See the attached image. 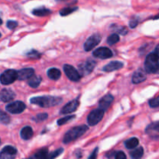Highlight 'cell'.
Wrapping results in <instances>:
<instances>
[{"instance_id": "30", "label": "cell", "mask_w": 159, "mask_h": 159, "mask_svg": "<svg viewBox=\"0 0 159 159\" xmlns=\"http://www.w3.org/2000/svg\"><path fill=\"white\" fill-rule=\"evenodd\" d=\"M149 106H150L152 108H157V107H159V96H157V97L150 99V100H149Z\"/></svg>"}, {"instance_id": "18", "label": "cell", "mask_w": 159, "mask_h": 159, "mask_svg": "<svg viewBox=\"0 0 159 159\" xmlns=\"http://www.w3.org/2000/svg\"><path fill=\"white\" fill-rule=\"evenodd\" d=\"M34 135V131H33V129L31 128L29 126H26V127H24L20 131V136L23 138V140H29Z\"/></svg>"}, {"instance_id": "2", "label": "cell", "mask_w": 159, "mask_h": 159, "mask_svg": "<svg viewBox=\"0 0 159 159\" xmlns=\"http://www.w3.org/2000/svg\"><path fill=\"white\" fill-rule=\"evenodd\" d=\"M88 127L85 125L77 126V127H73V128H71V130H69L65 134L63 139L64 143L65 144H68V143L71 142V141H75L76 139L82 137L88 130Z\"/></svg>"}, {"instance_id": "13", "label": "cell", "mask_w": 159, "mask_h": 159, "mask_svg": "<svg viewBox=\"0 0 159 159\" xmlns=\"http://www.w3.org/2000/svg\"><path fill=\"white\" fill-rule=\"evenodd\" d=\"M15 93L12 89H4L0 92V99L2 102H10L15 98Z\"/></svg>"}, {"instance_id": "36", "label": "cell", "mask_w": 159, "mask_h": 159, "mask_svg": "<svg viewBox=\"0 0 159 159\" xmlns=\"http://www.w3.org/2000/svg\"><path fill=\"white\" fill-rule=\"evenodd\" d=\"M114 30H117V32L119 33V34H123V35H124V34H126L127 33V30L126 29L125 27H122V26H116V29H114Z\"/></svg>"}, {"instance_id": "20", "label": "cell", "mask_w": 159, "mask_h": 159, "mask_svg": "<svg viewBox=\"0 0 159 159\" xmlns=\"http://www.w3.org/2000/svg\"><path fill=\"white\" fill-rule=\"evenodd\" d=\"M29 81H28V84L30 87L32 88H37V87L40 85V82H41L42 79L39 75H33L31 77H30Z\"/></svg>"}, {"instance_id": "39", "label": "cell", "mask_w": 159, "mask_h": 159, "mask_svg": "<svg viewBox=\"0 0 159 159\" xmlns=\"http://www.w3.org/2000/svg\"><path fill=\"white\" fill-rule=\"evenodd\" d=\"M155 52L156 53V54H157V55H158V57H159V44L158 45V46L156 47V48H155Z\"/></svg>"}, {"instance_id": "9", "label": "cell", "mask_w": 159, "mask_h": 159, "mask_svg": "<svg viewBox=\"0 0 159 159\" xmlns=\"http://www.w3.org/2000/svg\"><path fill=\"white\" fill-rule=\"evenodd\" d=\"M64 71L65 72V75L67 77L73 82H78L80 80L81 75L79 74V71L75 69L73 66L70 65H64Z\"/></svg>"}, {"instance_id": "33", "label": "cell", "mask_w": 159, "mask_h": 159, "mask_svg": "<svg viewBox=\"0 0 159 159\" xmlns=\"http://www.w3.org/2000/svg\"><path fill=\"white\" fill-rule=\"evenodd\" d=\"M27 56L31 57V58H39L40 56V54L36 51H31L27 53Z\"/></svg>"}, {"instance_id": "15", "label": "cell", "mask_w": 159, "mask_h": 159, "mask_svg": "<svg viewBox=\"0 0 159 159\" xmlns=\"http://www.w3.org/2000/svg\"><path fill=\"white\" fill-rule=\"evenodd\" d=\"M34 74V68H23L17 71V79L19 80H26Z\"/></svg>"}, {"instance_id": "34", "label": "cell", "mask_w": 159, "mask_h": 159, "mask_svg": "<svg viewBox=\"0 0 159 159\" xmlns=\"http://www.w3.org/2000/svg\"><path fill=\"white\" fill-rule=\"evenodd\" d=\"M17 25H18V23H17L16 21H13V20H9V21L7 22V24H6V26H7V27L9 28V29L13 30L16 27Z\"/></svg>"}, {"instance_id": "21", "label": "cell", "mask_w": 159, "mask_h": 159, "mask_svg": "<svg viewBox=\"0 0 159 159\" xmlns=\"http://www.w3.org/2000/svg\"><path fill=\"white\" fill-rule=\"evenodd\" d=\"M51 10L49 9H46L44 7H40L37 9H34L32 13L37 16H46L51 14Z\"/></svg>"}, {"instance_id": "37", "label": "cell", "mask_w": 159, "mask_h": 159, "mask_svg": "<svg viewBox=\"0 0 159 159\" xmlns=\"http://www.w3.org/2000/svg\"><path fill=\"white\" fill-rule=\"evenodd\" d=\"M138 21L137 20H131V21L130 22V26L131 28H134L136 27L137 26H138Z\"/></svg>"}, {"instance_id": "19", "label": "cell", "mask_w": 159, "mask_h": 159, "mask_svg": "<svg viewBox=\"0 0 159 159\" xmlns=\"http://www.w3.org/2000/svg\"><path fill=\"white\" fill-rule=\"evenodd\" d=\"M47 74H48V77L52 80H57V79H60L61 75L60 70L55 68H51L48 69L47 71Z\"/></svg>"}, {"instance_id": "14", "label": "cell", "mask_w": 159, "mask_h": 159, "mask_svg": "<svg viewBox=\"0 0 159 159\" xmlns=\"http://www.w3.org/2000/svg\"><path fill=\"white\" fill-rule=\"evenodd\" d=\"M113 101V96L111 94H107L106 96H104L102 99L99 100V108L102 109V110H107V109L110 107V106L111 105V103Z\"/></svg>"}, {"instance_id": "22", "label": "cell", "mask_w": 159, "mask_h": 159, "mask_svg": "<svg viewBox=\"0 0 159 159\" xmlns=\"http://www.w3.org/2000/svg\"><path fill=\"white\" fill-rule=\"evenodd\" d=\"M139 144V140L137 138H132L125 141V146L127 149H133L138 147Z\"/></svg>"}, {"instance_id": "38", "label": "cell", "mask_w": 159, "mask_h": 159, "mask_svg": "<svg viewBox=\"0 0 159 159\" xmlns=\"http://www.w3.org/2000/svg\"><path fill=\"white\" fill-rule=\"evenodd\" d=\"M99 151V148H96L94 150V152H93V153L92 154L91 156H89V158H96V157H97V152Z\"/></svg>"}, {"instance_id": "16", "label": "cell", "mask_w": 159, "mask_h": 159, "mask_svg": "<svg viewBox=\"0 0 159 159\" xmlns=\"http://www.w3.org/2000/svg\"><path fill=\"white\" fill-rule=\"evenodd\" d=\"M146 80V74L142 69L135 71L132 77V82L134 84H139Z\"/></svg>"}, {"instance_id": "28", "label": "cell", "mask_w": 159, "mask_h": 159, "mask_svg": "<svg viewBox=\"0 0 159 159\" xmlns=\"http://www.w3.org/2000/svg\"><path fill=\"white\" fill-rule=\"evenodd\" d=\"M75 118V116H74V115H73V116H65V117L59 119L58 120H57V124H58L59 126L64 125V124H67V123H69L70 121L74 120Z\"/></svg>"}, {"instance_id": "32", "label": "cell", "mask_w": 159, "mask_h": 159, "mask_svg": "<svg viewBox=\"0 0 159 159\" xmlns=\"http://www.w3.org/2000/svg\"><path fill=\"white\" fill-rule=\"evenodd\" d=\"M64 152V149L63 148H59L57 150L54 151L52 153H50L48 155V158H57L58 157L59 155H61L62 154V152Z\"/></svg>"}, {"instance_id": "7", "label": "cell", "mask_w": 159, "mask_h": 159, "mask_svg": "<svg viewBox=\"0 0 159 159\" xmlns=\"http://www.w3.org/2000/svg\"><path fill=\"white\" fill-rule=\"evenodd\" d=\"M101 36L99 34H95L92 35L91 37H89L85 43H84V49L86 51H90L96 48L101 41Z\"/></svg>"}, {"instance_id": "25", "label": "cell", "mask_w": 159, "mask_h": 159, "mask_svg": "<svg viewBox=\"0 0 159 159\" xmlns=\"http://www.w3.org/2000/svg\"><path fill=\"white\" fill-rule=\"evenodd\" d=\"M48 150L47 148H43L40 149V151L37 152L35 154V155L34 156V158H39V159H44V158H48Z\"/></svg>"}, {"instance_id": "11", "label": "cell", "mask_w": 159, "mask_h": 159, "mask_svg": "<svg viewBox=\"0 0 159 159\" xmlns=\"http://www.w3.org/2000/svg\"><path fill=\"white\" fill-rule=\"evenodd\" d=\"M17 154V150L12 146H6L0 152L1 159L14 158Z\"/></svg>"}, {"instance_id": "26", "label": "cell", "mask_w": 159, "mask_h": 159, "mask_svg": "<svg viewBox=\"0 0 159 159\" xmlns=\"http://www.w3.org/2000/svg\"><path fill=\"white\" fill-rule=\"evenodd\" d=\"M78 9V7H67L64 8L61 10L60 11V15L62 16H68L69 14L72 13V12H75Z\"/></svg>"}, {"instance_id": "43", "label": "cell", "mask_w": 159, "mask_h": 159, "mask_svg": "<svg viewBox=\"0 0 159 159\" xmlns=\"http://www.w3.org/2000/svg\"><path fill=\"white\" fill-rule=\"evenodd\" d=\"M0 144H1V140H0Z\"/></svg>"}, {"instance_id": "8", "label": "cell", "mask_w": 159, "mask_h": 159, "mask_svg": "<svg viewBox=\"0 0 159 159\" xmlns=\"http://www.w3.org/2000/svg\"><path fill=\"white\" fill-rule=\"evenodd\" d=\"M96 66V62L93 60L89 59L79 65V72L81 75H87L90 74Z\"/></svg>"}, {"instance_id": "41", "label": "cell", "mask_w": 159, "mask_h": 159, "mask_svg": "<svg viewBox=\"0 0 159 159\" xmlns=\"http://www.w3.org/2000/svg\"><path fill=\"white\" fill-rule=\"evenodd\" d=\"M156 74H159V67H158V70H157V72H156Z\"/></svg>"}, {"instance_id": "23", "label": "cell", "mask_w": 159, "mask_h": 159, "mask_svg": "<svg viewBox=\"0 0 159 159\" xmlns=\"http://www.w3.org/2000/svg\"><path fill=\"white\" fill-rule=\"evenodd\" d=\"M144 155V149L142 147H139L138 148H136L135 150L130 152V155L132 158H141V157Z\"/></svg>"}, {"instance_id": "44", "label": "cell", "mask_w": 159, "mask_h": 159, "mask_svg": "<svg viewBox=\"0 0 159 159\" xmlns=\"http://www.w3.org/2000/svg\"><path fill=\"white\" fill-rule=\"evenodd\" d=\"M0 37H1V34H0Z\"/></svg>"}, {"instance_id": "10", "label": "cell", "mask_w": 159, "mask_h": 159, "mask_svg": "<svg viewBox=\"0 0 159 159\" xmlns=\"http://www.w3.org/2000/svg\"><path fill=\"white\" fill-rule=\"evenodd\" d=\"M93 56L100 59H107L113 57V52L108 48H99L93 52Z\"/></svg>"}, {"instance_id": "35", "label": "cell", "mask_w": 159, "mask_h": 159, "mask_svg": "<svg viewBox=\"0 0 159 159\" xmlns=\"http://www.w3.org/2000/svg\"><path fill=\"white\" fill-rule=\"evenodd\" d=\"M126 158H127V156L124 152L119 151L117 152H115V158L116 159H125Z\"/></svg>"}, {"instance_id": "1", "label": "cell", "mask_w": 159, "mask_h": 159, "mask_svg": "<svg viewBox=\"0 0 159 159\" xmlns=\"http://www.w3.org/2000/svg\"><path fill=\"white\" fill-rule=\"evenodd\" d=\"M61 102L62 98L50 96H37V97H33L32 99H30L31 103L35 104L40 107H44V108L57 106Z\"/></svg>"}, {"instance_id": "31", "label": "cell", "mask_w": 159, "mask_h": 159, "mask_svg": "<svg viewBox=\"0 0 159 159\" xmlns=\"http://www.w3.org/2000/svg\"><path fill=\"white\" fill-rule=\"evenodd\" d=\"M48 117V113H39V114H37V116L34 118V120L35 121H37V122H41V121L45 120Z\"/></svg>"}, {"instance_id": "27", "label": "cell", "mask_w": 159, "mask_h": 159, "mask_svg": "<svg viewBox=\"0 0 159 159\" xmlns=\"http://www.w3.org/2000/svg\"><path fill=\"white\" fill-rule=\"evenodd\" d=\"M120 40V37L117 34H113L107 38V43L110 45H113Z\"/></svg>"}, {"instance_id": "42", "label": "cell", "mask_w": 159, "mask_h": 159, "mask_svg": "<svg viewBox=\"0 0 159 159\" xmlns=\"http://www.w3.org/2000/svg\"><path fill=\"white\" fill-rule=\"evenodd\" d=\"M57 1H66V0H57Z\"/></svg>"}, {"instance_id": "40", "label": "cell", "mask_w": 159, "mask_h": 159, "mask_svg": "<svg viewBox=\"0 0 159 159\" xmlns=\"http://www.w3.org/2000/svg\"><path fill=\"white\" fill-rule=\"evenodd\" d=\"M2 24V19L0 18V25Z\"/></svg>"}, {"instance_id": "3", "label": "cell", "mask_w": 159, "mask_h": 159, "mask_svg": "<svg viewBox=\"0 0 159 159\" xmlns=\"http://www.w3.org/2000/svg\"><path fill=\"white\" fill-rule=\"evenodd\" d=\"M159 57L155 52L149 54L146 57L144 61V68L147 73H155L156 74L157 70L159 67Z\"/></svg>"}, {"instance_id": "5", "label": "cell", "mask_w": 159, "mask_h": 159, "mask_svg": "<svg viewBox=\"0 0 159 159\" xmlns=\"http://www.w3.org/2000/svg\"><path fill=\"white\" fill-rule=\"evenodd\" d=\"M103 116L104 110H102L100 108L96 109V110H93V111L90 112V113L88 116V118H87V121H88L89 124L90 126L96 125L98 123H99L102 120Z\"/></svg>"}, {"instance_id": "6", "label": "cell", "mask_w": 159, "mask_h": 159, "mask_svg": "<svg viewBox=\"0 0 159 159\" xmlns=\"http://www.w3.org/2000/svg\"><path fill=\"white\" fill-rule=\"evenodd\" d=\"M6 110L12 114H19L23 113L26 109V105L22 101H16L8 104L6 107Z\"/></svg>"}, {"instance_id": "4", "label": "cell", "mask_w": 159, "mask_h": 159, "mask_svg": "<svg viewBox=\"0 0 159 159\" xmlns=\"http://www.w3.org/2000/svg\"><path fill=\"white\" fill-rule=\"evenodd\" d=\"M17 79V71L13 69L5 71L0 75V82L3 85H10Z\"/></svg>"}, {"instance_id": "24", "label": "cell", "mask_w": 159, "mask_h": 159, "mask_svg": "<svg viewBox=\"0 0 159 159\" xmlns=\"http://www.w3.org/2000/svg\"><path fill=\"white\" fill-rule=\"evenodd\" d=\"M146 132L148 134H151L152 132H158V133H159V121L149 124L147 128H146Z\"/></svg>"}, {"instance_id": "12", "label": "cell", "mask_w": 159, "mask_h": 159, "mask_svg": "<svg viewBox=\"0 0 159 159\" xmlns=\"http://www.w3.org/2000/svg\"><path fill=\"white\" fill-rule=\"evenodd\" d=\"M79 106V101L78 99H73L67 103L61 110V114H68V113H73L77 110Z\"/></svg>"}, {"instance_id": "17", "label": "cell", "mask_w": 159, "mask_h": 159, "mask_svg": "<svg viewBox=\"0 0 159 159\" xmlns=\"http://www.w3.org/2000/svg\"><path fill=\"white\" fill-rule=\"evenodd\" d=\"M124 67V64L120 61H112L107 64L103 68V71L106 72H111V71H116Z\"/></svg>"}, {"instance_id": "29", "label": "cell", "mask_w": 159, "mask_h": 159, "mask_svg": "<svg viewBox=\"0 0 159 159\" xmlns=\"http://www.w3.org/2000/svg\"><path fill=\"white\" fill-rule=\"evenodd\" d=\"M10 121V117L5 112L0 110V122L4 124H8Z\"/></svg>"}]
</instances>
